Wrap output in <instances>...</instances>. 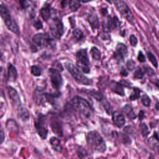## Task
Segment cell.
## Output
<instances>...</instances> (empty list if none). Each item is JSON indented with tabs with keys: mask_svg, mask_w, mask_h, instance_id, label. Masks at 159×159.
<instances>
[{
	"mask_svg": "<svg viewBox=\"0 0 159 159\" xmlns=\"http://www.w3.org/2000/svg\"><path fill=\"white\" fill-rule=\"evenodd\" d=\"M86 142L88 147L93 151L103 153L106 151V143L96 131H91L86 135Z\"/></svg>",
	"mask_w": 159,
	"mask_h": 159,
	"instance_id": "1",
	"label": "cell"
},
{
	"mask_svg": "<svg viewBox=\"0 0 159 159\" xmlns=\"http://www.w3.org/2000/svg\"><path fill=\"white\" fill-rule=\"evenodd\" d=\"M71 105L80 114L86 117H89L93 113V108L85 99L76 96L71 100Z\"/></svg>",
	"mask_w": 159,
	"mask_h": 159,
	"instance_id": "2",
	"label": "cell"
},
{
	"mask_svg": "<svg viewBox=\"0 0 159 159\" xmlns=\"http://www.w3.org/2000/svg\"><path fill=\"white\" fill-rule=\"evenodd\" d=\"M0 16L9 30L16 35H19L20 31L16 21L11 17L9 10L4 4H0Z\"/></svg>",
	"mask_w": 159,
	"mask_h": 159,
	"instance_id": "3",
	"label": "cell"
},
{
	"mask_svg": "<svg viewBox=\"0 0 159 159\" xmlns=\"http://www.w3.org/2000/svg\"><path fill=\"white\" fill-rule=\"evenodd\" d=\"M65 68L67 69L68 72L72 76V77L77 81L78 83L84 84V85H90L93 81L86 76H85L79 70L78 68H76L71 63L66 62L65 63Z\"/></svg>",
	"mask_w": 159,
	"mask_h": 159,
	"instance_id": "4",
	"label": "cell"
},
{
	"mask_svg": "<svg viewBox=\"0 0 159 159\" xmlns=\"http://www.w3.org/2000/svg\"><path fill=\"white\" fill-rule=\"evenodd\" d=\"M112 1L120 15L128 22L133 24L134 22V17L125 2L124 0H112Z\"/></svg>",
	"mask_w": 159,
	"mask_h": 159,
	"instance_id": "5",
	"label": "cell"
},
{
	"mask_svg": "<svg viewBox=\"0 0 159 159\" xmlns=\"http://www.w3.org/2000/svg\"><path fill=\"white\" fill-rule=\"evenodd\" d=\"M76 65L79 69L84 73H89V58L86 49H81L76 53Z\"/></svg>",
	"mask_w": 159,
	"mask_h": 159,
	"instance_id": "6",
	"label": "cell"
},
{
	"mask_svg": "<svg viewBox=\"0 0 159 159\" xmlns=\"http://www.w3.org/2000/svg\"><path fill=\"white\" fill-rule=\"evenodd\" d=\"M33 42L40 47H47L52 44V39L50 37L43 33H39L35 34L33 37Z\"/></svg>",
	"mask_w": 159,
	"mask_h": 159,
	"instance_id": "7",
	"label": "cell"
},
{
	"mask_svg": "<svg viewBox=\"0 0 159 159\" xmlns=\"http://www.w3.org/2000/svg\"><path fill=\"white\" fill-rule=\"evenodd\" d=\"M49 75L53 88L59 89L63 84V78L59 71L55 68H50Z\"/></svg>",
	"mask_w": 159,
	"mask_h": 159,
	"instance_id": "8",
	"label": "cell"
},
{
	"mask_svg": "<svg viewBox=\"0 0 159 159\" xmlns=\"http://www.w3.org/2000/svg\"><path fill=\"white\" fill-rule=\"evenodd\" d=\"M50 29L52 35L57 39H60L63 34V24L58 19H53L50 24Z\"/></svg>",
	"mask_w": 159,
	"mask_h": 159,
	"instance_id": "9",
	"label": "cell"
},
{
	"mask_svg": "<svg viewBox=\"0 0 159 159\" xmlns=\"http://www.w3.org/2000/svg\"><path fill=\"white\" fill-rule=\"evenodd\" d=\"M7 91L9 94V96L12 102V104L16 107V108H18L19 107L21 106V102L20 99L19 97V95L17 91L11 86L7 87Z\"/></svg>",
	"mask_w": 159,
	"mask_h": 159,
	"instance_id": "10",
	"label": "cell"
},
{
	"mask_svg": "<svg viewBox=\"0 0 159 159\" xmlns=\"http://www.w3.org/2000/svg\"><path fill=\"white\" fill-rule=\"evenodd\" d=\"M127 47L124 43H119L116 47V52L114 53V57L116 60H122L124 58L127 56Z\"/></svg>",
	"mask_w": 159,
	"mask_h": 159,
	"instance_id": "11",
	"label": "cell"
},
{
	"mask_svg": "<svg viewBox=\"0 0 159 159\" xmlns=\"http://www.w3.org/2000/svg\"><path fill=\"white\" fill-rule=\"evenodd\" d=\"M35 126L39 136L42 139H45L47 136L48 130L45 127L43 120H42L41 119H38V120L35 122Z\"/></svg>",
	"mask_w": 159,
	"mask_h": 159,
	"instance_id": "12",
	"label": "cell"
},
{
	"mask_svg": "<svg viewBox=\"0 0 159 159\" xmlns=\"http://www.w3.org/2000/svg\"><path fill=\"white\" fill-rule=\"evenodd\" d=\"M109 88L112 92L120 96L124 95V91L122 86L120 83L114 81H111L109 83Z\"/></svg>",
	"mask_w": 159,
	"mask_h": 159,
	"instance_id": "13",
	"label": "cell"
},
{
	"mask_svg": "<svg viewBox=\"0 0 159 159\" xmlns=\"http://www.w3.org/2000/svg\"><path fill=\"white\" fill-rule=\"evenodd\" d=\"M112 120L116 125L119 127H122L125 122V120L124 116L122 114L116 111L114 112L112 114Z\"/></svg>",
	"mask_w": 159,
	"mask_h": 159,
	"instance_id": "14",
	"label": "cell"
},
{
	"mask_svg": "<svg viewBox=\"0 0 159 159\" xmlns=\"http://www.w3.org/2000/svg\"><path fill=\"white\" fill-rule=\"evenodd\" d=\"M50 127L52 131L57 135L61 137L63 135V130L61 123L57 119L52 120Z\"/></svg>",
	"mask_w": 159,
	"mask_h": 159,
	"instance_id": "15",
	"label": "cell"
},
{
	"mask_svg": "<svg viewBox=\"0 0 159 159\" xmlns=\"http://www.w3.org/2000/svg\"><path fill=\"white\" fill-rule=\"evenodd\" d=\"M44 93H43V89L42 88L40 89L39 88H37L35 89L34 94V99L37 104H40L45 102Z\"/></svg>",
	"mask_w": 159,
	"mask_h": 159,
	"instance_id": "16",
	"label": "cell"
},
{
	"mask_svg": "<svg viewBox=\"0 0 159 159\" xmlns=\"http://www.w3.org/2000/svg\"><path fill=\"white\" fill-rule=\"evenodd\" d=\"M17 77V70L14 65L9 63L7 70V80L9 81H16Z\"/></svg>",
	"mask_w": 159,
	"mask_h": 159,
	"instance_id": "17",
	"label": "cell"
},
{
	"mask_svg": "<svg viewBox=\"0 0 159 159\" xmlns=\"http://www.w3.org/2000/svg\"><path fill=\"white\" fill-rule=\"evenodd\" d=\"M88 21L93 29H96L99 27V20L96 14L91 13L88 17Z\"/></svg>",
	"mask_w": 159,
	"mask_h": 159,
	"instance_id": "18",
	"label": "cell"
},
{
	"mask_svg": "<svg viewBox=\"0 0 159 159\" xmlns=\"http://www.w3.org/2000/svg\"><path fill=\"white\" fill-rule=\"evenodd\" d=\"M17 112L18 117L22 120L25 121L29 119V114L28 111L22 106L17 108Z\"/></svg>",
	"mask_w": 159,
	"mask_h": 159,
	"instance_id": "19",
	"label": "cell"
},
{
	"mask_svg": "<svg viewBox=\"0 0 159 159\" xmlns=\"http://www.w3.org/2000/svg\"><path fill=\"white\" fill-rule=\"evenodd\" d=\"M50 143L51 144L52 147L53 148V149L57 152H61L62 150V146L61 145V142L60 140L55 137H53L50 138Z\"/></svg>",
	"mask_w": 159,
	"mask_h": 159,
	"instance_id": "20",
	"label": "cell"
},
{
	"mask_svg": "<svg viewBox=\"0 0 159 159\" xmlns=\"http://www.w3.org/2000/svg\"><path fill=\"white\" fill-rule=\"evenodd\" d=\"M40 15L45 21H47L50 17V5L45 4L40 10Z\"/></svg>",
	"mask_w": 159,
	"mask_h": 159,
	"instance_id": "21",
	"label": "cell"
},
{
	"mask_svg": "<svg viewBox=\"0 0 159 159\" xmlns=\"http://www.w3.org/2000/svg\"><path fill=\"white\" fill-rule=\"evenodd\" d=\"M148 146L152 148H155L159 146V138L156 133L148 139Z\"/></svg>",
	"mask_w": 159,
	"mask_h": 159,
	"instance_id": "22",
	"label": "cell"
},
{
	"mask_svg": "<svg viewBox=\"0 0 159 159\" xmlns=\"http://www.w3.org/2000/svg\"><path fill=\"white\" fill-rule=\"evenodd\" d=\"M123 111L129 118H130L131 119H135L136 117V115H135V112L133 111V109L132 108V107L130 106H129L128 104L125 105L123 108Z\"/></svg>",
	"mask_w": 159,
	"mask_h": 159,
	"instance_id": "23",
	"label": "cell"
},
{
	"mask_svg": "<svg viewBox=\"0 0 159 159\" xmlns=\"http://www.w3.org/2000/svg\"><path fill=\"white\" fill-rule=\"evenodd\" d=\"M57 93H44L45 102H48L50 104H54L56 98L58 97Z\"/></svg>",
	"mask_w": 159,
	"mask_h": 159,
	"instance_id": "24",
	"label": "cell"
},
{
	"mask_svg": "<svg viewBox=\"0 0 159 159\" xmlns=\"http://www.w3.org/2000/svg\"><path fill=\"white\" fill-rule=\"evenodd\" d=\"M80 6V0H70L69 2V7L72 11H76Z\"/></svg>",
	"mask_w": 159,
	"mask_h": 159,
	"instance_id": "25",
	"label": "cell"
},
{
	"mask_svg": "<svg viewBox=\"0 0 159 159\" xmlns=\"http://www.w3.org/2000/svg\"><path fill=\"white\" fill-rule=\"evenodd\" d=\"M91 56L92 57L96 60H98L100 59L101 58V52L99 51V50L96 47H93L91 48Z\"/></svg>",
	"mask_w": 159,
	"mask_h": 159,
	"instance_id": "26",
	"label": "cell"
},
{
	"mask_svg": "<svg viewBox=\"0 0 159 159\" xmlns=\"http://www.w3.org/2000/svg\"><path fill=\"white\" fill-rule=\"evenodd\" d=\"M140 132L143 136H147L149 133V130L148 127L145 123H141L139 125Z\"/></svg>",
	"mask_w": 159,
	"mask_h": 159,
	"instance_id": "27",
	"label": "cell"
},
{
	"mask_svg": "<svg viewBox=\"0 0 159 159\" xmlns=\"http://www.w3.org/2000/svg\"><path fill=\"white\" fill-rule=\"evenodd\" d=\"M73 35L77 40H80L83 37V34L79 29H76L73 31Z\"/></svg>",
	"mask_w": 159,
	"mask_h": 159,
	"instance_id": "28",
	"label": "cell"
},
{
	"mask_svg": "<svg viewBox=\"0 0 159 159\" xmlns=\"http://www.w3.org/2000/svg\"><path fill=\"white\" fill-rule=\"evenodd\" d=\"M147 57H148V60L151 62V63L155 67H157L158 66V61H157L155 57L152 53H150V52H148L147 53Z\"/></svg>",
	"mask_w": 159,
	"mask_h": 159,
	"instance_id": "29",
	"label": "cell"
},
{
	"mask_svg": "<svg viewBox=\"0 0 159 159\" xmlns=\"http://www.w3.org/2000/svg\"><path fill=\"white\" fill-rule=\"evenodd\" d=\"M30 71H31V73L35 76H39L41 75V70L40 68L36 66V65H33L31 68H30Z\"/></svg>",
	"mask_w": 159,
	"mask_h": 159,
	"instance_id": "30",
	"label": "cell"
},
{
	"mask_svg": "<svg viewBox=\"0 0 159 159\" xmlns=\"http://www.w3.org/2000/svg\"><path fill=\"white\" fill-rule=\"evenodd\" d=\"M101 102L102 103L103 107H104V109H106V112L108 113V114H111V111H112V107L110 105V104L104 98L101 101Z\"/></svg>",
	"mask_w": 159,
	"mask_h": 159,
	"instance_id": "31",
	"label": "cell"
},
{
	"mask_svg": "<svg viewBox=\"0 0 159 159\" xmlns=\"http://www.w3.org/2000/svg\"><path fill=\"white\" fill-rule=\"evenodd\" d=\"M90 94L94 98H95L96 100L99 101H101L104 98L103 97V96L98 91H91L90 92Z\"/></svg>",
	"mask_w": 159,
	"mask_h": 159,
	"instance_id": "32",
	"label": "cell"
},
{
	"mask_svg": "<svg viewBox=\"0 0 159 159\" xmlns=\"http://www.w3.org/2000/svg\"><path fill=\"white\" fill-rule=\"evenodd\" d=\"M134 78H136V79H141L143 78V72L142 71V70L140 68V67H138L135 72H134Z\"/></svg>",
	"mask_w": 159,
	"mask_h": 159,
	"instance_id": "33",
	"label": "cell"
},
{
	"mask_svg": "<svg viewBox=\"0 0 159 159\" xmlns=\"http://www.w3.org/2000/svg\"><path fill=\"white\" fill-rule=\"evenodd\" d=\"M140 96V90L138 89H134L133 92L131 93V95L130 96V99L131 100H135L138 99Z\"/></svg>",
	"mask_w": 159,
	"mask_h": 159,
	"instance_id": "34",
	"label": "cell"
},
{
	"mask_svg": "<svg viewBox=\"0 0 159 159\" xmlns=\"http://www.w3.org/2000/svg\"><path fill=\"white\" fill-rule=\"evenodd\" d=\"M141 101H142V104L145 106H148L150 104V98L146 95V94H144L142 96V98H141Z\"/></svg>",
	"mask_w": 159,
	"mask_h": 159,
	"instance_id": "35",
	"label": "cell"
},
{
	"mask_svg": "<svg viewBox=\"0 0 159 159\" xmlns=\"http://www.w3.org/2000/svg\"><path fill=\"white\" fill-rule=\"evenodd\" d=\"M145 71L150 76H152L155 75V72H154L153 70L149 66L145 67Z\"/></svg>",
	"mask_w": 159,
	"mask_h": 159,
	"instance_id": "36",
	"label": "cell"
},
{
	"mask_svg": "<svg viewBox=\"0 0 159 159\" xmlns=\"http://www.w3.org/2000/svg\"><path fill=\"white\" fill-rule=\"evenodd\" d=\"M137 39L134 35H131L130 36V43L132 46H135L137 43Z\"/></svg>",
	"mask_w": 159,
	"mask_h": 159,
	"instance_id": "37",
	"label": "cell"
},
{
	"mask_svg": "<svg viewBox=\"0 0 159 159\" xmlns=\"http://www.w3.org/2000/svg\"><path fill=\"white\" fill-rule=\"evenodd\" d=\"M135 62L133 60H130L127 63V68L129 70H133L134 69V68H135Z\"/></svg>",
	"mask_w": 159,
	"mask_h": 159,
	"instance_id": "38",
	"label": "cell"
},
{
	"mask_svg": "<svg viewBox=\"0 0 159 159\" xmlns=\"http://www.w3.org/2000/svg\"><path fill=\"white\" fill-rule=\"evenodd\" d=\"M4 138H5L4 132V130H3V129L1 125V123H0V144H1L4 142Z\"/></svg>",
	"mask_w": 159,
	"mask_h": 159,
	"instance_id": "39",
	"label": "cell"
},
{
	"mask_svg": "<svg viewBox=\"0 0 159 159\" xmlns=\"http://www.w3.org/2000/svg\"><path fill=\"white\" fill-rule=\"evenodd\" d=\"M34 27H35V29H42V27H43L41 21H40L39 19L37 20L34 23Z\"/></svg>",
	"mask_w": 159,
	"mask_h": 159,
	"instance_id": "40",
	"label": "cell"
},
{
	"mask_svg": "<svg viewBox=\"0 0 159 159\" xmlns=\"http://www.w3.org/2000/svg\"><path fill=\"white\" fill-rule=\"evenodd\" d=\"M137 58H138V60L140 62H144L145 61V57L142 52H139Z\"/></svg>",
	"mask_w": 159,
	"mask_h": 159,
	"instance_id": "41",
	"label": "cell"
},
{
	"mask_svg": "<svg viewBox=\"0 0 159 159\" xmlns=\"http://www.w3.org/2000/svg\"><path fill=\"white\" fill-rule=\"evenodd\" d=\"M19 2H20V6L22 8H25V7L27 6V4H26V2L25 0H19Z\"/></svg>",
	"mask_w": 159,
	"mask_h": 159,
	"instance_id": "42",
	"label": "cell"
},
{
	"mask_svg": "<svg viewBox=\"0 0 159 159\" xmlns=\"http://www.w3.org/2000/svg\"><path fill=\"white\" fill-rule=\"evenodd\" d=\"M120 74H121L122 75H123V76H127V75H128V73L127 72V71H126L125 69L122 68V70L120 71Z\"/></svg>",
	"mask_w": 159,
	"mask_h": 159,
	"instance_id": "43",
	"label": "cell"
},
{
	"mask_svg": "<svg viewBox=\"0 0 159 159\" xmlns=\"http://www.w3.org/2000/svg\"><path fill=\"white\" fill-rule=\"evenodd\" d=\"M143 117V112L142 111H140V114H139V119H140V120H142Z\"/></svg>",
	"mask_w": 159,
	"mask_h": 159,
	"instance_id": "44",
	"label": "cell"
},
{
	"mask_svg": "<svg viewBox=\"0 0 159 159\" xmlns=\"http://www.w3.org/2000/svg\"><path fill=\"white\" fill-rule=\"evenodd\" d=\"M0 96H4V91L0 89Z\"/></svg>",
	"mask_w": 159,
	"mask_h": 159,
	"instance_id": "45",
	"label": "cell"
},
{
	"mask_svg": "<svg viewBox=\"0 0 159 159\" xmlns=\"http://www.w3.org/2000/svg\"><path fill=\"white\" fill-rule=\"evenodd\" d=\"M2 71H3V68L2 66H0V76L1 75V73H2Z\"/></svg>",
	"mask_w": 159,
	"mask_h": 159,
	"instance_id": "46",
	"label": "cell"
},
{
	"mask_svg": "<svg viewBox=\"0 0 159 159\" xmlns=\"http://www.w3.org/2000/svg\"><path fill=\"white\" fill-rule=\"evenodd\" d=\"M80 1H82L83 2H89V1H90L91 0H80Z\"/></svg>",
	"mask_w": 159,
	"mask_h": 159,
	"instance_id": "47",
	"label": "cell"
},
{
	"mask_svg": "<svg viewBox=\"0 0 159 159\" xmlns=\"http://www.w3.org/2000/svg\"><path fill=\"white\" fill-rule=\"evenodd\" d=\"M106 1H107L108 2H109V3H111V2H112V0H106Z\"/></svg>",
	"mask_w": 159,
	"mask_h": 159,
	"instance_id": "48",
	"label": "cell"
},
{
	"mask_svg": "<svg viewBox=\"0 0 159 159\" xmlns=\"http://www.w3.org/2000/svg\"><path fill=\"white\" fill-rule=\"evenodd\" d=\"M158 106H159V105H158Z\"/></svg>",
	"mask_w": 159,
	"mask_h": 159,
	"instance_id": "49",
	"label": "cell"
}]
</instances>
